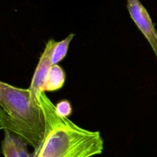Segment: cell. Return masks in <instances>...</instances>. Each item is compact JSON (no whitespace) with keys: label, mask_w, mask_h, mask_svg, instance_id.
Instances as JSON below:
<instances>
[{"label":"cell","mask_w":157,"mask_h":157,"mask_svg":"<svg viewBox=\"0 0 157 157\" xmlns=\"http://www.w3.org/2000/svg\"><path fill=\"white\" fill-rule=\"evenodd\" d=\"M2 152L5 157H32L28 151V144L8 130H4Z\"/></svg>","instance_id":"5"},{"label":"cell","mask_w":157,"mask_h":157,"mask_svg":"<svg viewBox=\"0 0 157 157\" xmlns=\"http://www.w3.org/2000/svg\"><path fill=\"white\" fill-rule=\"evenodd\" d=\"M56 42L57 41L52 38L47 41L44 52H42L40 57L39 61L34 72L32 82L29 88L32 100L34 102L38 104H39L40 94L42 92L43 86H44L46 77H47L48 72L52 66L51 56H52V49Z\"/></svg>","instance_id":"4"},{"label":"cell","mask_w":157,"mask_h":157,"mask_svg":"<svg viewBox=\"0 0 157 157\" xmlns=\"http://www.w3.org/2000/svg\"><path fill=\"white\" fill-rule=\"evenodd\" d=\"M0 128L29 146L38 148L45 132V118L40 104L34 102L29 89L0 82Z\"/></svg>","instance_id":"2"},{"label":"cell","mask_w":157,"mask_h":157,"mask_svg":"<svg viewBox=\"0 0 157 157\" xmlns=\"http://www.w3.org/2000/svg\"><path fill=\"white\" fill-rule=\"evenodd\" d=\"M75 35V34L71 33L62 41H57L52 52V56H51L52 66L58 64L60 61H61L65 58L68 52L71 41L74 38Z\"/></svg>","instance_id":"7"},{"label":"cell","mask_w":157,"mask_h":157,"mask_svg":"<svg viewBox=\"0 0 157 157\" xmlns=\"http://www.w3.org/2000/svg\"><path fill=\"white\" fill-rule=\"evenodd\" d=\"M127 9L131 18L150 43L157 58V32L148 12L140 0H127Z\"/></svg>","instance_id":"3"},{"label":"cell","mask_w":157,"mask_h":157,"mask_svg":"<svg viewBox=\"0 0 157 157\" xmlns=\"http://www.w3.org/2000/svg\"><path fill=\"white\" fill-rule=\"evenodd\" d=\"M65 79V72L61 66L58 64L51 66L43 86L42 91L53 92L62 88Z\"/></svg>","instance_id":"6"},{"label":"cell","mask_w":157,"mask_h":157,"mask_svg":"<svg viewBox=\"0 0 157 157\" xmlns=\"http://www.w3.org/2000/svg\"><path fill=\"white\" fill-rule=\"evenodd\" d=\"M39 104L45 118V132L32 157H92L103 153L104 142L99 131L86 130L60 116L44 91L40 94Z\"/></svg>","instance_id":"1"},{"label":"cell","mask_w":157,"mask_h":157,"mask_svg":"<svg viewBox=\"0 0 157 157\" xmlns=\"http://www.w3.org/2000/svg\"><path fill=\"white\" fill-rule=\"evenodd\" d=\"M56 111L60 116L68 117L72 113V107L71 102L67 100H62L55 105Z\"/></svg>","instance_id":"8"}]
</instances>
